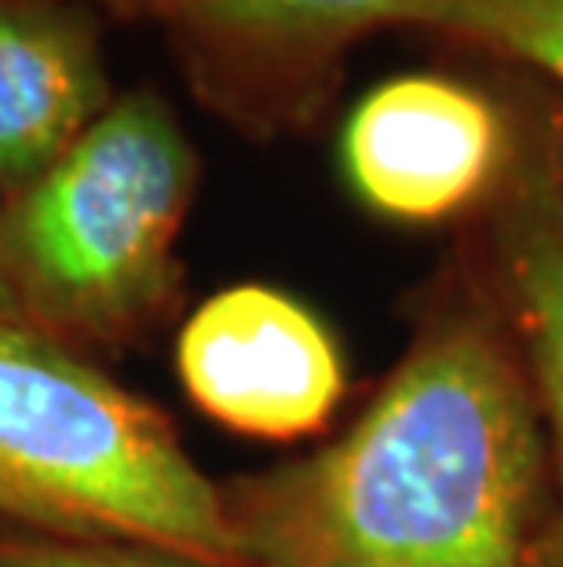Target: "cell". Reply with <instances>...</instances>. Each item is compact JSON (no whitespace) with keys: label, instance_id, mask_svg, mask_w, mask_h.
<instances>
[{"label":"cell","instance_id":"1","mask_svg":"<svg viewBox=\"0 0 563 567\" xmlns=\"http://www.w3.org/2000/svg\"><path fill=\"white\" fill-rule=\"evenodd\" d=\"M542 494L531 373L465 264L363 417L234 520L249 567H526Z\"/></svg>","mask_w":563,"mask_h":567},{"label":"cell","instance_id":"2","mask_svg":"<svg viewBox=\"0 0 563 567\" xmlns=\"http://www.w3.org/2000/svg\"><path fill=\"white\" fill-rule=\"evenodd\" d=\"M0 513L249 567L234 505L169 421L27 322H0Z\"/></svg>","mask_w":563,"mask_h":567},{"label":"cell","instance_id":"3","mask_svg":"<svg viewBox=\"0 0 563 567\" xmlns=\"http://www.w3.org/2000/svg\"><path fill=\"white\" fill-rule=\"evenodd\" d=\"M198 154L173 106L132 89L44 176L0 202V260L30 326L122 333L176 289Z\"/></svg>","mask_w":563,"mask_h":567},{"label":"cell","instance_id":"4","mask_svg":"<svg viewBox=\"0 0 563 567\" xmlns=\"http://www.w3.org/2000/svg\"><path fill=\"white\" fill-rule=\"evenodd\" d=\"M505 106L512 154L461 260L509 322L542 410L545 494L526 567H563V95L520 78Z\"/></svg>","mask_w":563,"mask_h":567},{"label":"cell","instance_id":"5","mask_svg":"<svg viewBox=\"0 0 563 567\" xmlns=\"http://www.w3.org/2000/svg\"><path fill=\"white\" fill-rule=\"evenodd\" d=\"M103 16L161 33L179 70L234 125L279 132L326 103L347 52L414 27L428 0H92Z\"/></svg>","mask_w":563,"mask_h":567},{"label":"cell","instance_id":"6","mask_svg":"<svg viewBox=\"0 0 563 567\" xmlns=\"http://www.w3.org/2000/svg\"><path fill=\"white\" fill-rule=\"evenodd\" d=\"M512 154L505 100L447 74H399L352 106L341 173L355 202L395 224L476 216Z\"/></svg>","mask_w":563,"mask_h":567},{"label":"cell","instance_id":"7","mask_svg":"<svg viewBox=\"0 0 563 567\" xmlns=\"http://www.w3.org/2000/svg\"><path fill=\"white\" fill-rule=\"evenodd\" d=\"M176 370L201 414L253 440H304L344 400V359L322 319L257 282L201 300L179 330Z\"/></svg>","mask_w":563,"mask_h":567},{"label":"cell","instance_id":"8","mask_svg":"<svg viewBox=\"0 0 563 567\" xmlns=\"http://www.w3.org/2000/svg\"><path fill=\"white\" fill-rule=\"evenodd\" d=\"M111 103L92 0H0V198L44 176Z\"/></svg>","mask_w":563,"mask_h":567},{"label":"cell","instance_id":"9","mask_svg":"<svg viewBox=\"0 0 563 567\" xmlns=\"http://www.w3.org/2000/svg\"><path fill=\"white\" fill-rule=\"evenodd\" d=\"M414 27L483 48L563 95V0H428Z\"/></svg>","mask_w":563,"mask_h":567},{"label":"cell","instance_id":"10","mask_svg":"<svg viewBox=\"0 0 563 567\" xmlns=\"http://www.w3.org/2000/svg\"><path fill=\"white\" fill-rule=\"evenodd\" d=\"M0 567H206L198 560L173 557V553H128L106 546H0Z\"/></svg>","mask_w":563,"mask_h":567},{"label":"cell","instance_id":"11","mask_svg":"<svg viewBox=\"0 0 563 567\" xmlns=\"http://www.w3.org/2000/svg\"><path fill=\"white\" fill-rule=\"evenodd\" d=\"M0 322H27V316H22V308H19L15 289H11V282H8L4 260H0Z\"/></svg>","mask_w":563,"mask_h":567}]
</instances>
